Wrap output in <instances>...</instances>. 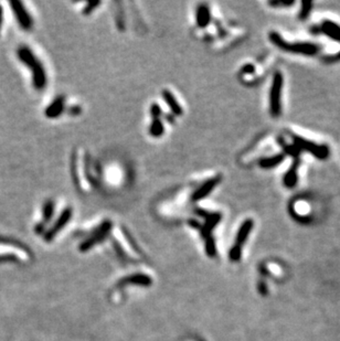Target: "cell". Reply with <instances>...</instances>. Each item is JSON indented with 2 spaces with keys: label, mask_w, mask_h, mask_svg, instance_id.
<instances>
[{
  "label": "cell",
  "mask_w": 340,
  "mask_h": 341,
  "mask_svg": "<svg viewBox=\"0 0 340 341\" xmlns=\"http://www.w3.org/2000/svg\"><path fill=\"white\" fill-rule=\"evenodd\" d=\"M17 55L25 67L31 70L32 84L34 89L42 91L47 86V73L40 60L33 54L31 49H29L28 47L19 48L17 51Z\"/></svg>",
  "instance_id": "obj_1"
},
{
  "label": "cell",
  "mask_w": 340,
  "mask_h": 341,
  "mask_svg": "<svg viewBox=\"0 0 340 341\" xmlns=\"http://www.w3.org/2000/svg\"><path fill=\"white\" fill-rule=\"evenodd\" d=\"M269 40L274 46L280 48L282 50L294 52L297 54H304V55H315L317 54L318 48L315 43H309V42H297V43H289L285 41L280 34L277 32H271L269 33Z\"/></svg>",
  "instance_id": "obj_2"
},
{
  "label": "cell",
  "mask_w": 340,
  "mask_h": 341,
  "mask_svg": "<svg viewBox=\"0 0 340 341\" xmlns=\"http://www.w3.org/2000/svg\"><path fill=\"white\" fill-rule=\"evenodd\" d=\"M283 75L281 72L274 73L271 92H269V111L273 117H278L281 114V95L283 87Z\"/></svg>",
  "instance_id": "obj_3"
},
{
  "label": "cell",
  "mask_w": 340,
  "mask_h": 341,
  "mask_svg": "<svg viewBox=\"0 0 340 341\" xmlns=\"http://www.w3.org/2000/svg\"><path fill=\"white\" fill-rule=\"evenodd\" d=\"M291 139H293L294 145L299 148V150H305L307 152H311L313 156H315L316 158L324 160L329 156V147L326 145H317V144L309 142L307 139H305L297 135H291Z\"/></svg>",
  "instance_id": "obj_4"
},
{
  "label": "cell",
  "mask_w": 340,
  "mask_h": 341,
  "mask_svg": "<svg viewBox=\"0 0 340 341\" xmlns=\"http://www.w3.org/2000/svg\"><path fill=\"white\" fill-rule=\"evenodd\" d=\"M253 224H254V223H253V220L247 219V220L244 221L242 223V225L240 226L238 234H237V240H235V244L230 251V259L232 261H239L240 257H241L242 245L245 243L247 237L250 235L251 231L253 229Z\"/></svg>",
  "instance_id": "obj_5"
},
{
  "label": "cell",
  "mask_w": 340,
  "mask_h": 341,
  "mask_svg": "<svg viewBox=\"0 0 340 341\" xmlns=\"http://www.w3.org/2000/svg\"><path fill=\"white\" fill-rule=\"evenodd\" d=\"M10 6L20 27L24 30H27V31L28 30H31L33 27V19L31 15L25 9L24 3L19 1V0H11Z\"/></svg>",
  "instance_id": "obj_6"
},
{
  "label": "cell",
  "mask_w": 340,
  "mask_h": 341,
  "mask_svg": "<svg viewBox=\"0 0 340 341\" xmlns=\"http://www.w3.org/2000/svg\"><path fill=\"white\" fill-rule=\"evenodd\" d=\"M72 214H73V211H72L71 208L64 209L63 211L61 212L60 217L58 218V220L55 221L53 226H52L51 229L48 231L47 234H46V240H47V241H50V240L53 239L55 235L58 234L65 225L68 224V222L70 221V219L72 218Z\"/></svg>",
  "instance_id": "obj_7"
},
{
  "label": "cell",
  "mask_w": 340,
  "mask_h": 341,
  "mask_svg": "<svg viewBox=\"0 0 340 341\" xmlns=\"http://www.w3.org/2000/svg\"><path fill=\"white\" fill-rule=\"evenodd\" d=\"M221 181V177L220 176H217V177H213V178H210V179H208V180L206 182H203L201 186H200L197 190H195L193 195H191V200L193 201H199V200H202L206 198V196H208L209 195H210V192L215 189V188L219 185Z\"/></svg>",
  "instance_id": "obj_8"
},
{
  "label": "cell",
  "mask_w": 340,
  "mask_h": 341,
  "mask_svg": "<svg viewBox=\"0 0 340 341\" xmlns=\"http://www.w3.org/2000/svg\"><path fill=\"white\" fill-rule=\"evenodd\" d=\"M65 106V99L63 96H58L55 99L52 100L45 109V115L48 119H58V117L63 113Z\"/></svg>",
  "instance_id": "obj_9"
},
{
  "label": "cell",
  "mask_w": 340,
  "mask_h": 341,
  "mask_svg": "<svg viewBox=\"0 0 340 341\" xmlns=\"http://www.w3.org/2000/svg\"><path fill=\"white\" fill-rule=\"evenodd\" d=\"M161 95H163L164 100L166 102V104L168 105V107L170 108V111L172 112L173 115L181 116L184 111H182L181 105L177 100L176 96L173 95L169 90H163V92H161Z\"/></svg>",
  "instance_id": "obj_10"
},
{
  "label": "cell",
  "mask_w": 340,
  "mask_h": 341,
  "mask_svg": "<svg viewBox=\"0 0 340 341\" xmlns=\"http://www.w3.org/2000/svg\"><path fill=\"white\" fill-rule=\"evenodd\" d=\"M195 20H197V25L199 28H206L207 25L210 24L211 21V14L210 9H209L208 5H200L197 9V16H195Z\"/></svg>",
  "instance_id": "obj_11"
},
{
  "label": "cell",
  "mask_w": 340,
  "mask_h": 341,
  "mask_svg": "<svg viewBox=\"0 0 340 341\" xmlns=\"http://www.w3.org/2000/svg\"><path fill=\"white\" fill-rule=\"evenodd\" d=\"M321 31L324 32L327 37L334 39L336 41H340V25L333 23V21H324V24H321Z\"/></svg>",
  "instance_id": "obj_12"
},
{
  "label": "cell",
  "mask_w": 340,
  "mask_h": 341,
  "mask_svg": "<svg viewBox=\"0 0 340 341\" xmlns=\"http://www.w3.org/2000/svg\"><path fill=\"white\" fill-rule=\"evenodd\" d=\"M297 168H298V160L295 159L293 165L291 166V168L289 171L286 172L284 179V185L287 188H294L296 186V183L298 181V174H297Z\"/></svg>",
  "instance_id": "obj_13"
},
{
  "label": "cell",
  "mask_w": 340,
  "mask_h": 341,
  "mask_svg": "<svg viewBox=\"0 0 340 341\" xmlns=\"http://www.w3.org/2000/svg\"><path fill=\"white\" fill-rule=\"evenodd\" d=\"M285 159L284 154H278L275 156L268 157V158H263L260 160V166L264 169H271L280 165L283 160Z\"/></svg>",
  "instance_id": "obj_14"
},
{
  "label": "cell",
  "mask_w": 340,
  "mask_h": 341,
  "mask_svg": "<svg viewBox=\"0 0 340 341\" xmlns=\"http://www.w3.org/2000/svg\"><path fill=\"white\" fill-rule=\"evenodd\" d=\"M207 217V223L206 225L203 226V234L208 235L209 232L215 227L218 223L220 222L221 220V214L220 213H210V214H206Z\"/></svg>",
  "instance_id": "obj_15"
},
{
  "label": "cell",
  "mask_w": 340,
  "mask_h": 341,
  "mask_svg": "<svg viewBox=\"0 0 340 341\" xmlns=\"http://www.w3.org/2000/svg\"><path fill=\"white\" fill-rule=\"evenodd\" d=\"M165 127L163 122L160 119H155L152 120L151 124L149 126V135L154 138H159L164 135Z\"/></svg>",
  "instance_id": "obj_16"
},
{
  "label": "cell",
  "mask_w": 340,
  "mask_h": 341,
  "mask_svg": "<svg viewBox=\"0 0 340 341\" xmlns=\"http://www.w3.org/2000/svg\"><path fill=\"white\" fill-rule=\"evenodd\" d=\"M54 212V202L52 200H47L42 208V225L51 220Z\"/></svg>",
  "instance_id": "obj_17"
},
{
  "label": "cell",
  "mask_w": 340,
  "mask_h": 341,
  "mask_svg": "<svg viewBox=\"0 0 340 341\" xmlns=\"http://www.w3.org/2000/svg\"><path fill=\"white\" fill-rule=\"evenodd\" d=\"M280 144H281V146L283 147V149H284L285 154L290 155L291 157H294L295 159L298 158V155L300 154V150H299V148L297 146L294 145V144H293V145H287V144L283 142L282 139H280Z\"/></svg>",
  "instance_id": "obj_18"
},
{
  "label": "cell",
  "mask_w": 340,
  "mask_h": 341,
  "mask_svg": "<svg viewBox=\"0 0 340 341\" xmlns=\"http://www.w3.org/2000/svg\"><path fill=\"white\" fill-rule=\"evenodd\" d=\"M313 8V2L312 1H306V0H303L302 1V10L299 12V18L305 20L309 16Z\"/></svg>",
  "instance_id": "obj_19"
},
{
  "label": "cell",
  "mask_w": 340,
  "mask_h": 341,
  "mask_svg": "<svg viewBox=\"0 0 340 341\" xmlns=\"http://www.w3.org/2000/svg\"><path fill=\"white\" fill-rule=\"evenodd\" d=\"M150 114H151V117H152V120H155V119H160V116H161V108L158 104H156L154 103L150 106Z\"/></svg>",
  "instance_id": "obj_20"
},
{
  "label": "cell",
  "mask_w": 340,
  "mask_h": 341,
  "mask_svg": "<svg viewBox=\"0 0 340 341\" xmlns=\"http://www.w3.org/2000/svg\"><path fill=\"white\" fill-rule=\"evenodd\" d=\"M269 5L273 7H278V6H291L294 5L295 1L294 0H274V1H269Z\"/></svg>",
  "instance_id": "obj_21"
},
{
  "label": "cell",
  "mask_w": 340,
  "mask_h": 341,
  "mask_svg": "<svg viewBox=\"0 0 340 341\" xmlns=\"http://www.w3.org/2000/svg\"><path fill=\"white\" fill-rule=\"evenodd\" d=\"M99 5H101V2H99V1L89 2L88 5L85 6L84 10H83V14H84V15H90V14H92V12H93V10L95 9V8L98 7Z\"/></svg>",
  "instance_id": "obj_22"
},
{
  "label": "cell",
  "mask_w": 340,
  "mask_h": 341,
  "mask_svg": "<svg viewBox=\"0 0 340 341\" xmlns=\"http://www.w3.org/2000/svg\"><path fill=\"white\" fill-rule=\"evenodd\" d=\"M254 71H255V68L253 67L252 64H246L245 67H243V69H242V73H246V74H248V73L252 74V73H254Z\"/></svg>",
  "instance_id": "obj_23"
},
{
  "label": "cell",
  "mask_w": 340,
  "mask_h": 341,
  "mask_svg": "<svg viewBox=\"0 0 340 341\" xmlns=\"http://www.w3.org/2000/svg\"><path fill=\"white\" fill-rule=\"evenodd\" d=\"M2 23H3V9H2V7L0 6V32H1Z\"/></svg>",
  "instance_id": "obj_24"
},
{
  "label": "cell",
  "mask_w": 340,
  "mask_h": 341,
  "mask_svg": "<svg viewBox=\"0 0 340 341\" xmlns=\"http://www.w3.org/2000/svg\"><path fill=\"white\" fill-rule=\"evenodd\" d=\"M336 59H337V60H339V59H340V53H339L337 56H336V58H334V60H336Z\"/></svg>",
  "instance_id": "obj_25"
}]
</instances>
